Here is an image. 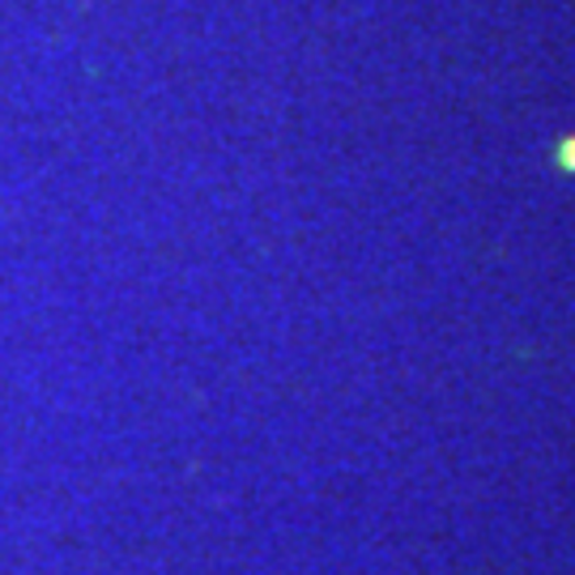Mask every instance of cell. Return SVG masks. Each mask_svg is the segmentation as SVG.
I'll return each instance as SVG.
<instances>
[{
  "label": "cell",
  "instance_id": "cell-1",
  "mask_svg": "<svg viewBox=\"0 0 575 575\" xmlns=\"http://www.w3.org/2000/svg\"><path fill=\"white\" fill-rule=\"evenodd\" d=\"M558 162H563V166H567V171H575V141H567V145H563V150H558Z\"/></svg>",
  "mask_w": 575,
  "mask_h": 575
}]
</instances>
